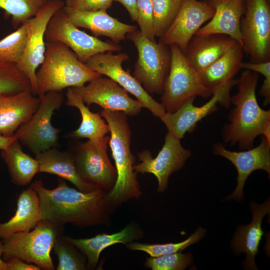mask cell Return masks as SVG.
Returning a JSON list of instances; mask_svg holds the SVG:
<instances>
[{"instance_id": "16", "label": "cell", "mask_w": 270, "mask_h": 270, "mask_svg": "<svg viewBox=\"0 0 270 270\" xmlns=\"http://www.w3.org/2000/svg\"><path fill=\"white\" fill-rule=\"evenodd\" d=\"M71 88L88 106L96 104L104 110L120 111L130 116H136L143 107L138 100L130 98L125 89L109 78L101 76L86 86Z\"/></svg>"}, {"instance_id": "40", "label": "cell", "mask_w": 270, "mask_h": 270, "mask_svg": "<svg viewBox=\"0 0 270 270\" xmlns=\"http://www.w3.org/2000/svg\"><path fill=\"white\" fill-rule=\"evenodd\" d=\"M120 2L128 12L132 21H136L138 18V12L136 0H113Z\"/></svg>"}, {"instance_id": "14", "label": "cell", "mask_w": 270, "mask_h": 270, "mask_svg": "<svg viewBox=\"0 0 270 270\" xmlns=\"http://www.w3.org/2000/svg\"><path fill=\"white\" fill-rule=\"evenodd\" d=\"M64 6L62 0H50L33 18L26 22L29 28L28 38L24 56L16 66L29 80L34 95L37 96L36 70L44 58V34L48 22L58 10Z\"/></svg>"}, {"instance_id": "10", "label": "cell", "mask_w": 270, "mask_h": 270, "mask_svg": "<svg viewBox=\"0 0 270 270\" xmlns=\"http://www.w3.org/2000/svg\"><path fill=\"white\" fill-rule=\"evenodd\" d=\"M63 8L50 20L44 34L46 42H58L66 45L84 64L96 54L122 50L118 44L102 41L79 30L68 18Z\"/></svg>"}, {"instance_id": "6", "label": "cell", "mask_w": 270, "mask_h": 270, "mask_svg": "<svg viewBox=\"0 0 270 270\" xmlns=\"http://www.w3.org/2000/svg\"><path fill=\"white\" fill-rule=\"evenodd\" d=\"M170 50V65L163 86L161 104L166 112L172 113L192 96L208 98L212 94L203 85L198 72L180 48L171 45Z\"/></svg>"}, {"instance_id": "21", "label": "cell", "mask_w": 270, "mask_h": 270, "mask_svg": "<svg viewBox=\"0 0 270 270\" xmlns=\"http://www.w3.org/2000/svg\"><path fill=\"white\" fill-rule=\"evenodd\" d=\"M206 2L214 8V14L195 35L224 34L242 46L240 23L245 12L244 0H208Z\"/></svg>"}, {"instance_id": "43", "label": "cell", "mask_w": 270, "mask_h": 270, "mask_svg": "<svg viewBox=\"0 0 270 270\" xmlns=\"http://www.w3.org/2000/svg\"><path fill=\"white\" fill-rule=\"evenodd\" d=\"M270 2V0H268Z\"/></svg>"}, {"instance_id": "30", "label": "cell", "mask_w": 270, "mask_h": 270, "mask_svg": "<svg viewBox=\"0 0 270 270\" xmlns=\"http://www.w3.org/2000/svg\"><path fill=\"white\" fill-rule=\"evenodd\" d=\"M28 34V25L25 22L0 40V62L16 65L19 63L26 50Z\"/></svg>"}, {"instance_id": "5", "label": "cell", "mask_w": 270, "mask_h": 270, "mask_svg": "<svg viewBox=\"0 0 270 270\" xmlns=\"http://www.w3.org/2000/svg\"><path fill=\"white\" fill-rule=\"evenodd\" d=\"M62 232L63 226L41 220L32 230L16 232L2 239L3 259L6 261L12 258H18L41 269L54 270L50 253L56 238Z\"/></svg>"}, {"instance_id": "9", "label": "cell", "mask_w": 270, "mask_h": 270, "mask_svg": "<svg viewBox=\"0 0 270 270\" xmlns=\"http://www.w3.org/2000/svg\"><path fill=\"white\" fill-rule=\"evenodd\" d=\"M110 136L96 140L78 142L69 151L78 174L85 182L108 192L117 179L116 167L108 156Z\"/></svg>"}, {"instance_id": "13", "label": "cell", "mask_w": 270, "mask_h": 270, "mask_svg": "<svg viewBox=\"0 0 270 270\" xmlns=\"http://www.w3.org/2000/svg\"><path fill=\"white\" fill-rule=\"evenodd\" d=\"M129 60L125 53L112 54V52L100 53L91 57L85 64L93 70L114 80L128 92L134 96L143 108L149 110L152 114L160 117L165 110L144 88L140 83L122 68V64Z\"/></svg>"}, {"instance_id": "22", "label": "cell", "mask_w": 270, "mask_h": 270, "mask_svg": "<svg viewBox=\"0 0 270 270\" xmlns=\"http://www.w3.org/2000/svg\"><path fill=\"white\" fill-rule=\"evenodd\" d=\"M252 219L250 224L240 226L231 242V247L236 254L246 253V258L244 262L246 268L257 270L255 256L258 252V246L264 231L262 222L264 216L270 212V200L259 204L252 202L250 204Z\"/></svg>"}, {"instance_id": "37", "label": "cell", "mask_w": 270, "mask_h": 270, "mask_svg": "<svg viewBox=\"0 0 270 270\" xmlns=\"http://www.w3.org/2000/svg\"><path fill=\"white\" fill-rule=\"evenodd\" d=\"M138 22L142 36L152 42H156L154 26L152 0H136Z\"/></svg>"}, {"instance_id": "41", "label": "cell", "mask_w": 270, "mask_h": 270, "mask_svg": "<svg viewBox=\"0 0 270 270\" xmlns=\"http://www.w3.org/2000/svg\"><path fill=\"white\" fill-rule=\"evenodd\" d=\"M17 140L14 135L11 136H5L0 134V150H4L12 142Z\"/></svg>"}, {"instance_id": "1", "label": "cell", "mask_w": 270, "mask_h": 270, "mask_svg": "<svg viewBox=\"0 0 270 270\" xmlns=\"http://www.w3.org/2000/svg\"><path fill=\"white\" fill-rule=\"evenodd\" d=\"M58 182L53 190L46 188L40 180L30 185L40 199L42 220L58 226L69 223L80 228L108 224L112 206L107 192L98 188L82 192L70 188L60 178Z\"/></svg>"}, {"instance_id": "24", "label": "cell", "mask_w": 270, "mask_h": 270, "mask_svg": "<svg viewBox=\"0 0 270 270\" xmlns=\"http://www.w3.org/2000/svg\"><path fill=\"white\" fill-rule=\"evenodd\" d=\"M142 236L138 228L129 224L116 233H104L89 238H74L63 235L62 236L86 256V269L94 270L98 264L100 254L104 248L116 244H126L138 239Z\"/></svg>"}, {"instance_id": "35", "label": "cell", "mask_w": 270, "mask_h": 270, "mask_svg": "<svg viewBox=\"0 0 270 270\" xmlns=\"http://www.w3.org/2000/svg\"><path fill=\"white\" fill-rule=\"evenodd\" d=\"M26 90L32 91L30 82L16 64L0 62V94H14Z\"/></svg>"}, {"instance_id": "2", "label": "cell", "mask_w": 270, "mask_h": 270, "mask_svg": "<svg viewBox=\"0 0 270 270\" xmlns=\"http://www.w3.org/2000/svg\"><path fill=\"white\" fill-rule=\"evenodd\" d=\"M258 76L246 70L237 84L238 92L230 98L234 104L228 116L230 124L222 130L224 142L230 146L238 144L242 150L250 149L254 139L262 134L270 143V111L262 109L256 94Z\"/></svg>"}, {"instance_id": "12", "label": "cell", "mask_w": 270, "mask_h": 270, "mask_svg": "<svg viewBox=\"0 0 270 270\" xmlns=\"http://www.w3.org/2000/svg\"><path fill=\"white\" fill-rule=\"evenodd\" d=\"M238 83V80L233 79L218 86L214 90L212 98L200 106H194L196 96H192L186 100L176 112H165L160 118L168 132L180 140L186 132L194 131L198 122L216 111L218 104L228 108L230 90Z\"/></svg>"}, {"instance_id": "23", "label": "cell", "mask_w": 270, "mask_h": 270, "mask_svg": "<svg viewBox=\"0 0 270 270\" xmlns=\"http://www.w3.org/2000/svg\"><path fill=\"white\" fill-rule=\"evenodd\" d=\"M236 40L220 34L194 35L184 52L191 66L200 72L219 58Z\"/></svg>"}, {"instance_id": "42", "label": "cell", "mask_w": 270, "mask_h": 270, "mask_svg": "<svg viewBox=\"0 0 270 270\" xmlns=\"http://www.w3.org/2000/svg\"><path fill=\"white\" fill-rule=\"evenodd\" d=\"M4 252V246L2 240H0V270H8L7 262L2 259Z\"/></svg>"}, {"instance_id": "38", "label": "cell", "mask_w": 270, "mask_h": 270, "mask_svg": "<svg viewBox=\"0 0 270 270\" xmlns=\"http://www.w3.org/2000/svg\"><path fill=\"white\" fill-rule=\"evenodd\" d=\"M113 0H66L65 6L80 10H106L110 8Z\"/></svg>"}, {"instance_id": "8", "label": "cell", "mask_w": 270, "mask_h": 270, "mask_svg": "<svg viewBox=\"0 0 270 270\" xmlns=\"http://www.w3.org/2000/svg\"><path fill=\"white\" fill-rule=\"evenodd\" d=\"M38 97L40 104L37 110L14 134L22 145L35 156L56 148L60 130L52 126L51 120L54 111L58 110L64 102L61 92H50Z\"/></svg>"}, {"instance_id": "26", "label": "cell", "mask_w": 270, "mask_h": 270, "mask_svg": "<svg viewBox=\"0 0 270 270\" xmlns=\"http://www.w3.org/2000/svg\"><path fill=\"white\" fill-rule=\"evenodd\" d=\"M35 156L39 162L40 172L55 174L69 181L82 192H91L100 188L81 178L69 151L62 152L53 148Z\"/></svg>"}, {"instance_id": "11", "label": "cell", "mask_w": 270, "mask_h": 270, "mask_svg": "<svg viewBox=\"0 0 270 270\" xmlns=\"http://www.w3.org/2000/svg\"><path fill=\"white\" fill-rule=\"evenodd\" d=\"M240 20L242 46L251 62L270 61V5L268 0H244Z\"/></svg>"}, {"instance_id": "39", "label": "cell", "mask_w": 270, "mask_h": 270, "mask_svg": "<svg viewBox=\"0 0 270 270\" xmlns=\"http://www.w3.org/2000/svg\"><path fill=\"white\" fill-rule=\"evenodd\" d=\"M8 270H40L41 268L34 264L28 263L18 258H12L6 261Z\"/></svg>"}, {"instance_id": "33", "label": "cell", "mask_w": 270, "mask_h": 270, "mask_svg": "<svg viewBox=\"0 0 270 270\" xmlns=\"http://www.w3.org/2000/svg\"><path fill=\"white\" fill-rule=\"evenodd\" d=\"M156 36L160 38L170 26L181 7L182 0H152Z\"/></svg>"}, {"instance_id": "3", "label": "cell", "mask_w": 270, "mask_h": 270, "mask_svg": "<svg viewBox=\"0 0 270 270\" xmlns=\"http://www.w3.org/2000/svg\"><path fill=\"white\" fill-rule=\"evenodd\" d=\"M110 130L108 144L114 160L117 179L113 188L107 194L111 206L120 204L142 194L137 173L134 170L136 158L130 149L132 131L127 115L120 111L102 110L100 114Z\"/></svg>"}, {"instance_id": "20", "label": "cell", "mask_w": 270, "mask_h": 270, "mask_svg": "<svg viewBox=\"0 0 270 270\" xmlns=\"http://www.w3.org/2000/svg\"><path fill=\"white\" fill-rule=\"evenodd\" d=\"M40 104V98L31 90L0 94V134L5 136H14L17 129L31 118Z\"/></svg>"}, {"instance_id": "18", "label": "cell", "mask_w": 270, "mask_h": 270, "mask_svg": "<svg viewBox=\"0 0 270 270\" xmlns=\"http://www.w3.org/2000/svg\"><path fill=\"white\" fill-rule=\"evenodd\" d=\"M214 154L222 156L229 160L238 172L237 186L233 193L226 199L240 200L243 199V188L246 180L252 172L257 170L270 174V143L264 136L256 147L244 152H234L226 150L220 143L212 147Z\"/></svg>"}, {"instance_id": "25", "label": "cell", "mask_w": 270, "mask_h": 270, "mask_svg": "<svg viewBox=\"0 0 270 270\" xmlns=\"http://www.w3.org/2000/svg\"><path fill=\"white\" fill-rule=\"evenodd\" d=\"M41 220L40 199L30 186L19 195L14 215L8 222L0 223V238L4 239L16 232H29Z\"/></svg>"}, {"instance_id": "19", "label": "cell", "mask_w": 270, "mask_h": 270, "mask_svg": "<svg viewBox=\"0 0 270 270\" xmlns=\"http://www.w3.org/2000/svg\"><path fill=\"white\" fill-rule=\"evenodd\" d=\"M63 9L70 20L78 28H86L96 36H107L116 44L125 40L128 34L137 30L136 26L122 23L104 10L84 11L65 6Z\"/></svg>"}, {"instance_id": "17", "label": "cell", "mask_w": 270, "mask_h": 270, "mask_svg": "<svg viewBox=\"0 0 270 270\" xmlns=\"http://www.w3.org/2000/svg\"><path fill=\"white\" fill-rule=\"evenodd\" d=\"M214 12V8L207 2L182 0L178 15L159 42L176 45L184 53L192 38Z\"/></svg>"}, {"instance_id": "32", "label": "cell", "mask_w": 270, "mask_h": 270, "mask_svg": "<svg viewBox=\"0 0 270 270\" xmlns=\"http://www.w3.org/2000/svg\"><path fill=\"white\" fill-rule=\"evenodd\" d=\"M205 234L206 230L202 228H199L188 238L180 242L150 244L131 242L126 244V246L130 250L142 251L151 257H158L181 252L198 242L204 236Z\"/></svg>"}, {"instance_id": "7", "label": "cell", "mask_w": 270, "mask_h": 270, "mask_svg": "<svg viewBox=\"0 0 270 270\" xmlns=\"http://www.w3.org/2000/svg\"><path fill=\"white\" fill-rule=\"evenodd\" d=\"M126 38L133 42L138 53L133 76L149 94H162L170 65L168 46L150 41L138 30L128 34Z\"/></svg>"}, {"instance_id": "4", "label": "cell", "mask_w": 270, "mask_h": 270, "mask_svg": "<svg viewBox=\"0 0 270 270\" xmlns=\"http://www.w3.org/2000/svg\"><path fill=\"white\" fill-rule=\"evenodd\" d=\"M101 76L81 62L66 45L58 42H46L44 60L36 72L37 96L82 86Z\"/></svg>"}, {"instance_id": "15", "label": "cell", "mask_w": 270, "mask_h": 270, "mask_svg": "<svg viewBox=\"0 0 270 270\" xmlns=\"http://www.w3.org/2000/svg\"><path fill=\"white\" fill-rule=\"evenodd\" d=\"M190 156V150L182 146L180 140L168 132L157 156L153 158L149 150L142 151L138 154L140 162L134 164V170L136 173L153 174L158 181V191L162 192L168 188L170 176L182 168Z\"/></svg>"}, {"instance_id": "28", "label": "cell", "mask_w": 270, "mask_h": 270, "mask_svg": "<svg viewBox=\"0 0 270 270\" xmlns=\"http://www.w3.org/2000/svg\"><path fill=\"white\" fill-rule=\"evenodd\" d=\"M0 156L7 165L12 182L18 186L28 185L40 172L38 162L24 152L18 140L2 150Z\"/></svg>"}, {"instance_id": "34", "label": "cell", "mask_w": 270, "mask_h": 270, "mask_svg": "<svg viewBox=\"0 0 270 270\" xmlns=\"http://www.w3.org/2000/svg\"><path fill=\"white\" fill-rule=\"evenodd\" d=\"M62 234L57 237L52 249L58 256L57 270H84L86 269L85 258L78 252V248L64 240Z\"/></svg>"}, {"instance_id": "29", "label": "cell", "mask_w": 270, "mask_h": 270, "mask_svg": "<svg viewBox=\"0 0 270 270\" xmlns=\"http://www.w3.org/2000/svg\"><path fill=\"white\" fill-rule=\"evenodd\" d=\"M66 97V104L78 108L82 116V122L79 128L70 132L68 134L70 137L96 140L104 138L110 132L106 122L102 118L100 114L92 112L81 98L74 93L71 88H68Z\"/></svg>"}, {"instance_id": "31", "label": "cell", "mask_w": 270, "mask_h": 270, "mask_svg": "<svg viewBox=\"0 0 270 270\" xmlns=\"http://www.w3.org/2000/svg\"><path fill=\"white\" fill-rule=\"evenodd\" d=\"M49 0H0V8L4 10L6 18L12 16V25L16 28L34 17Z\"/></svg>"}, {"instance_id": "27", "label": "cell", "mask_w": 270, "mask_h": 270, "mask_svg": "<svg viewBox=\"0 0 270 270\" xmlns=\"http://www.w3.org/2000/svg\"><path fill=\"white\" fill-rule=\"evenodd\" d=\"M243 52L242 46L237 42L214 62L198 72L202 84L212 94L217 87L233 80L242 69Z\"/></svg>"}, {"instance_id": "36", "label": "cell", "mask_w": 270, "mask_h": 270, "mask_svg": "<svg viewBox=\"0 0 270 270\" xmlns=\"http://www.w3.org/2000/svg\"><path fill=\"white\" fill-rule=\"evenodd\" d=\"M191 254L176 252L158 257L146 258L144 263L146 268L152 270H182L192 262Z\"/></svg>"}]
</instances>
